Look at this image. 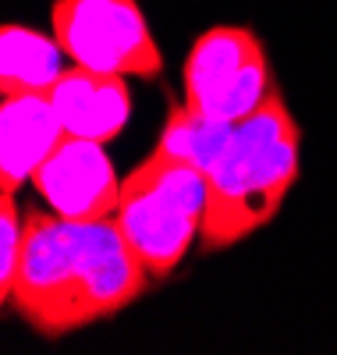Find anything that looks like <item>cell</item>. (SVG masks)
<instances>
[{
	"label": "cell",
	"mask_w": 337,
	"mask_h": 355,
	"mask_svg": "<svg viewBox=\"0 0 337 355\" xmlns=\"http://www.w3.org/2000/svg\"><path fill=\"white\" fill-rule=\"evenodd\" d=\"M206 199V174L160 146L132 174H125L114 224L149 277H171L192 242L202 239Z\"/></svg>",
	"instance_id": "3"
},
{
	"label": "cell",
	"mask_w": 337,
	"mask_h": 355,
	"mask_svg": "<svg viewBox=\"0 0 337 355\" xmlns=\"http://www.w3.org/2000/svg\"><path fill=\"white\" fill-rule=\"evenodd\" d=\"M121 182L103 142L64 135V142L40 164L33 185L40 199L64 220H107L117 210Z\"/></svg>",
	"instance_id": "6"
},
{
	"label": "cell",
	"mask_w": 337,
	"mask_h": 355,
	"mask_svg": "<svg viewBox=\"0 0 337 355\" xmlns=\"http://www.w3.org/2000/svg\"><path fill=\"white\" fill-rule=\"evenodd\" d=\"M277 89L259 36L245 25H213L189 46L181 103L217 125H238Z\"/></svg>",
	"instance_id": "4"
},
{
	"label": "cell",
	"mask_w": 337,
	"mask_h": 355,
	"mask_svg": "<svg viewBox=\"0 0 337 355\" xmlns=\"http://www.w3.org/2000/svg\"><path fill=\"white\" fill-rule=\"evenodd\" d=\"M302 171V128L281 85L266 96V103L231 128V139L209 167V199L202 217L206 252L231 249L249 234L266 227L281 214L288 192Z\"/></svg>",
	"instance_id": "2"
},
{
	"label": "cell",
	"mask_w": 337,
	"mask_h": 355,
	"mask_svg": "<svg viewBox=\"0 0 337 355\" xmlns=\"http://www.w3.org/2000/svg\"><path fill=\"white\" fill-rule=\"evenodd\" d=\"M231 128L234 125H217V121H206V117L192 114L185 103H174L167 121H164V132H160V150L189 160L192 167H199L202 174H209V167L217 164L221 150L231 139Z\"/></svg>",
	"instance_id": "10"
},
{
	"label": "cell",
	"mask_w": 337,
	"mask_h": 355,
	"mask_svg": "<svg viewBox=\"0 0 337 355\" xmlns=\"http://www.w3.org/2000/svg\"><path fill=\"white\" fill-rule=\"evenodd\" d=\"M149 270L114 217L64 220L53 210L25 214V249L11 306L43 338H64L128 309Z\"/></svg>",
	"instance_id": "1"
},
{
	"label": "cell",
	"mask_w": 337,
	"mask_h": 355,
	"mask_svg": "<svg viewBox=\"0 0 337 355\" xmlns=\"http://www.w3.org/2000/svg\"><path fill=\"white\" fill-rule=\"evenodd\" d=\"M21 249H25V217L18 210L15 196L0 192V302H4V309L11 306V291H15L18 266H21Z\"/></svg>",
	"instance_id": "11"
},
{
	"label": "cell",
	"mask_w": 337,
	"mask_h": 355,
	"mask_svg": "<svg viewBox=\"0 0 337 355\" xmlns=\"http://www.w3.org/2000/svg\"><path fill=\"white\" fill-rule=\"evenodd\" d=\"M68 53L57 36L28 25L0 28V96L50 93V85L68 71Z\"/></svg>",
	"instance_id": "9"
},
{
	"label": "cell",
	"mask_w": 337,
	"mask_h": 355,
	"mask_svg": "<svg viewBox=\"0 0 337 355\" xmlns=\"http://www.w3.org/2000/svg\"><path fill=\"white\" fill-rule=\"evenodd\" d=\"M50 33L71 64L146 82L164 71V53L139 0H53Z\"/></svg>",
	"instance_id": "5"
},
{
	"label": "cell",
	"mask_w": 337,
	"mask_h": 355,
	"mask_svg": "<svg viewBox=\"0 0 337 355\" xmlns=\"http://www.w3.org/2000/svg\"><path fill=\"white\" fill-rule=\"evenodd\" d=\"M50 103L68 135L107 146L125 132L132 117L128 75L68 64V71L50 85Z\"/></svg>",
	"instance_id": "7"
},
{
	"label": "cell",
	"mask_w": 337,
	"mask_h": 355,
	"mask_svg": "<svg viewBox=\"0 0 337 355\" xmlns=\"http://www.w3.org/2000/svg\"><path fill=\"white\" fill-rule=\"evenodd\" d=\"M64 135L50 93L0 96V192L18 196L21 185H33V174Z\"/></svg>",
	"instance_id": "8"
}]
</instances>
